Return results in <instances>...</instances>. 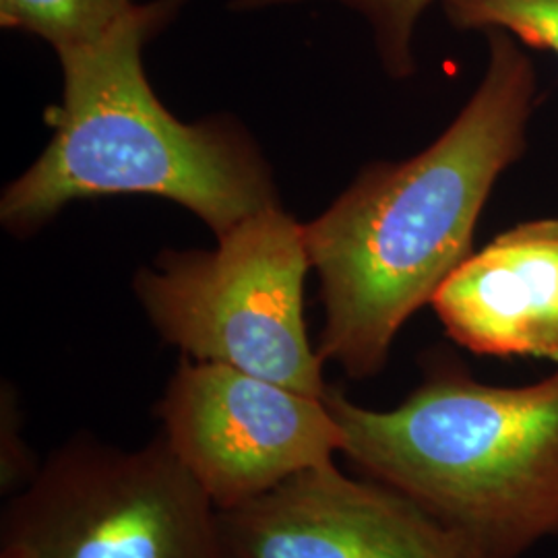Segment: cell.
<instances>
[{
	"mask_svg": "<svg viewBox=\"0 0 558 558\" xmlns=\"http://www.w3.org/2000/svg\"><path fill=\"white\" fill-rule=\"evenodd\" d=\"M484 36V75L445 133L414 158L371 163L304 226L325 306L317 352L350 379L385 368L401 327L472 255L486 201L527 149L536 66L511 36Z\"/></svg>",
	"mask_w": 558,
	"mask_h": 558,
	"instance_id": "1",
	"label": "cell"
},
{
	"mask_svg": "<svg viewBox=\"0 0 558 558\" xmlns=\"http://www.w3.org/2000/svg\"><path fill=\"white\" fill-rule=\"evenodd\" d=\"M184 0L137 4L100 41L59 50L54 137L0 203L2 223L34 232L75 199L156 195L197 214L220 239L278 205L271 177L239 126L184 124L156 98L143 46Z\"/></svg>",
	"mask_w": 558,
	"mask_h": 558,
	"instance_id": "2",
	"label": "cell"
},
{
	"mask_svg": "<svg viewBox=\"0 0 558 558\" xmlns=\"http://www.w3.org/2000/svg\"><path fill=\"white\" fill-rule=\"evenodd\" d=\"M341 456L416 500L488 558H519L558 534V368L525 387L474 379L437 359L391 410L327 387Z\"/></svg>",
	"mask_w": 558,
	"mask_h": 558,
	"instance_id": "3",
	"label": "cell"
},
{
	"mask_svg": "<svg viewBox=\"0 0 558 558\" xmlns=\"http://www.w3.org/2000/svg\"><path fill=\"white\" fill-rule=\"evenodd\" d=\"M304 226L260 209L220 236L216 251L166 253L135 279L145 315L184 359L232 366L323 398V359L304 323L311 269Z\"/></svg>",
	"mask_w": 558,
	"mask_h": 558,
	"instance_id": "4",
	"label": "cell"
},
{
	"mask_svg": "<svg viewBox=\"0 0 558 558\" xmlns=\"http://www.w3.org/2000/svg\"><path fill=\"white\" fill-rule=\"evenodd\" d=\"M0 558H228L220 509L163 437L62 442L2 513Z\"/></svg>",
	"mask_w": 558,
	"mask_h": 558,
	"instance_id": "5",
	"label": "cell"
},
{
	"mask_svg": "<svg viewBox=\"0 0 558 558\" xmlns=\"http://www.w3.org/2000/svg\"><path fill=\"white\" fill-rule=\"evenodd\" d=\"M156 414L161 437L220 511L343 451L325 398L216 362L180 360Z\"/></svg>",
	"mask_w": 558,
	"mask_h": 558,
	"instance_id": "6",
	"label": "cell"
},
{
	"mask_svg": "<svg viewBox=\"0 0 558 558\" xmlns=\"http://www.w3.org/2000/svg\"><path fill=\"white\" fill-rule=\"evenodd\" d=\"M220 519L228 558H488L416 500L336 461Z\"/></svg>",
	"mask_w": 558,
	"mask_h": 558,
	"instance_id": "7",
	"label": "cell"
},
{
	"mask_svg": "<svg viewBox=\"0 0 558 558\" xmlns=\"http://www.w3.org/2000/svg\"><path fill=\"white\" fill-rule=\"evenodd\" d=\"M430 306L474 354L558 364V218L502 232L459 263Z\"/></svg>",
	"mask_w": 558,
	"mask_h": 558,
	"instance_id": "8",
	"label": "cell"
},
{
	"mask_svg": "<svg viewBox=\"0 0 558 558\" xmlns=\"http://www.w3.org/2000/svg\"><path fill=\"white\" fill-rule=\"evenodd\" d=\"M135 0H0V25L48 41L57 52L106 38Z\"/></svg>",
	"mask_w": 558,
	"mask_h": 558,
	"instance_id": "9",
	"label": "cell"
},
{
	"mask_svg": "<svg viewBox=\"0 0 558 558\" xmlns=\"http://www.w3.org/2000/svg\"><path fill=\"white\" fill-rule=\"evenodd\" d=\"M304 2H336L366 21L380 64L393 80H408L416 71L414 38L426 11L442 0H232L230 9L257 13Z\"/></svg>",
	"mask_w": 558,
	"mask_h": 558,
	"instance_id": "10",
	"label": "cell"
},
{
	"mask_svg": "<svg viewBox=\"0 0 558 558\" xmlns=\"http://www.w3.org/2000/svg\"><path fill=\"white\" fill-rule=\"evenodd\" d=\"M449 23L461 32H502L523 48L558 59V0H442Z\"/></svg>",
	"mask_w": 558,
	"mask_h": 558,
	"instance_id": "11",
	"label": "cell"
}]
</instances>
